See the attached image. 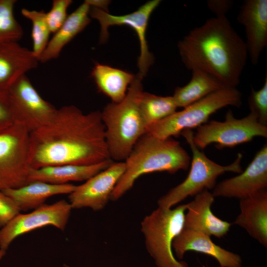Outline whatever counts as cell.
Returning a JSON list of instances; mask_svg holds the SVG:
<instances>
[{
  "label": "cell",
  "instance_id": "obj_21",
  "mask_svg": "<svg viewBox=\"0 0 267 267\" xmlns=\"http://www.w3.org/2000/svg\"><path fill=\"white\" fill-rule=\"evenodd\" d=\"M90 5L85 1L66 20L54 34L39 59L41 63H46L58 58L64 47L81 33L90 22Z\"/></svg>",
  "mask_w": 267,
  "mask_h": 267
},
{
  "label": "cell",
  "instance_id": "obj_3",
  "mask_svg": "<svg viewBox=\"0 0 267 267\" xmlns=\"http://www.w3.org/2000/svg\"><path fill=\"white\" fill-rule=\"evenodd\" d=\"M190 157L180 143L169 138L159 139L145 134L124 161L125 171L111 194L115 201L124 196L140 176L156 172L175 174L186 170Z\"/></svg>",
  "mask_w": 267,
  "mask_h": 267
},
{
  "label": "cell",
  "instance_id": "obj_22",
  "mask_svg": "<svg viewBox=\"0 0 267 267\" xmlns=\"http://www.w3.org/2000/svg\"><path fill=\"white\" fill-rule=\"evenodd\" d=\"M76 185L71 183L52 184L41 181L29 182L16 188L2 190L11 198L21 211L35 209L44 204L49 197L59 194H69Z\"/></svg>",
  "mask_w": 267,
  "mask_h": 267
},
{
  "label": "cell",
  "instance_id": "obj_7",
  "mask_svg": "<svg viewBox=\"0 0 267 267\" xmlns=\"http://www.w3.org/2000/svg\"><path fill=\"white\" fill-rule=\"evenodd\" d=\"M241 105L242 94L236 88H223L151 126L146 134L162 139L178 137L184 130L206 123L210 116L219 110L227 106Z\"/></svg>",
  "mask_w": 267,
  "mask_h": 267
},
{
  "label": "cell",
  "instance_id": "obj_30",
  "mask_svg": "<svg viewBox=\"0 0 267 267\" xmlns=\"http://www.w3.org/2000/svg\"><path fill=\"white\" fill-rule=\"evenodd\" d=\"M21 211L19 207L11 198L0 190V228Z\"/></svg>",
  "mask_w": 267,
  "mask_h": 267
},
{
  "label": "cell",
  "instance_id": "obj_11",
  "mask_svg": "<svg viewBox=\"0 0 267 267\" xmlns=\"http://www.w3.org/2000/svg\"><path fill=\"white\" fill-rule=\"evenodd\" d=\"M160 0H152L129 14L115 15L104 10L90 7L89 16L97 20L100 25V39L105 42L108 37V29L116 25H127L131 27L138 36L140 44V55L137 60L138 74L143 78L154 62V57L149 51L146 40V30L150 17L161 2Z\"/></svg>",
  "mask_w": 267,
  "mask_h": 267
},
{
  "label": "cell",
  "instance_id": "obj_34",
  "mask_svg": "<svg viewBox=\"0 0 267 267\" xmlns=\"http://www.w3.org/2000/svg\"><path fill=\"white\" fill-rule=\"evenodd\" d=\"M5 254H6V251L5 250L0 249V261L4 256Z\"/></svg>",
  "mask_w": 267,
  "mask_h": 267
},
{
  "label": "cell",
  "instance_id": "obj_17",
  "mask_svg": "<svg viewBox=\"0 0 267 267\" xmlns=\"http://www.w3.org/2000/svg\"><path fill=\"white\" fill-rule=\"evenodd\" d=\"M172 247L179 259L183 258L187 251H194L214 258L221 267L242 266V259L239 255L215 244L210 236L184 227L174 239Z\"/></svg>",
  "mask_w": 267,
  "mask_h": 267
},
{
  "label": "cell",
  "instance_id": "obj_12",
  "mask_svg": "<svg viewBox=\"0 0 267 267\" xmlns=\"http://www.w3.org/2000/svg\"><path fill=\"white\" fill-rule=\"evenodd\" d=\"M72 209L69 202L60 200L44 204L29 213L18 214L0 229V249L6 251L17 237L44 226L52 225L64 230Z\"/></svg>",
  "mask_w": 267,
  "mask_h": 267
},
{
  "label": "cell",
  "instance_id": "obj_29",
  "mask_svg": "<svg viewBox=\"0 0 267 267\" xmlns=\"http://www.w3.org/2000/svg\"><path fill=\"white\" fill-rule=\"evenodd\" d=\"M71 0H53L50 10L46 13V21L51 33L54 34L62 26L68 15V8Z\"/></svg>",
  "mask_w": 267,
  "mask_h": 267
},
{
  "label": "cell",
  "instance_id": "obj_32",
  "mask_svg": "<svg viewBox=\"0 0 267 267\" xmlns=\"http://www.w3.org/2000/svg\"><path fill=\"white\" fill-rule=\"evenodd\" d=\"M210 10L215 14V16H226L231 8L233 2L229 0H209L207 2Z\"/></svg>",
  "mask_w": 267,
  "mask_h": 267
},
{
  "label": "cell",
  "instance_id": "obj_24",
  "mask_svg": "<svg viewBox=\"0 0 267 267\" xmlns=\"http://www.w3.org/2000/svg\"><path fill=\"white\" fill-rule=\"evenodd\" d=\"M191 71L189 82L177 87L173 96L178 107L184 108L206 96L225 88L216 79L207 73L195 69Z\"/></svg>",
  "mask_w": 267,
  "mask_h": 267
},
{
  "label": "cell",
  "instance_id": "obj_18",
  "mask_svg": "<svg viewBox=\"0 0 267 267\" xmlns=\"http://www.w3.org/2000/svg\"><path fill=\"white\" fill-rule=\"evenodd\" d=\"M39 61L32 50L18 42L0 44V89L5 90L21 76L36 68Z\"/></svg>",
  "mask_w": 267,
  "mask_h": 267
},
{
  "label": "cell",
  "instance_id": "obj_20",
  "mask_svg": "<svg viewBox=\"0 0 267 267\" xmlns=\"http://www.w3.org/2000/svg\"><path fill=\"white\" fill-rule=\"evenodd\" d=\"M114 161L108 159L91 165L65 164L32 169L29 182L41 181L63 184L70 181H86L108 168Z\"/></svg>",
  "mask_w": 267,
  "mask_h": 267
},
{
  "label": "cell",
  "instance_id": "obj_25",
  "mask_svg": "<svg viewBox=\"0 0 267 267\" xmlns=\"http://www.w3.org/2000/svg\"><path fill=\"white\" fill-rule=\"evenodd\" d=\"M139 107L146 131L174 113L178 108L173 96H159L144 91L140 97Z\"/></svg>",
  "mask_w": 267,
  "mask_h": 267
},
{
  "label": "cell",
  "instance_id": "obj_6",
  "mask_svg": "<svg viewBox=\"0 0 267 267\" xmlns=\"http://www.w3.org/2000/svg\"><path fill=\"white\" fill-rule=\"evenodd\" d=\"M187 203L175 208L158 207L141 222V231L146 250L156 267H189L178 261L173 251V242L184 227Z\"/></svg>",
  "mask_w": 267,
  "mask_h": 267
},
{
  "label": "cell",
  "instance_id": "obj_28",
  "mask_svg": "<svg viewBox=\"0 0 267 267\" xmlns=\"http://www.w3.org/2000/svg\"><path fill=\"white\" fill-rule=\"evenodd\" d=\"M250 112L254 113L259 122L267 126V76L262 88L258 90L252 89L248 98Z\"/></svg>",
  "mask_w": 267,
  "mask_h": 267
},
{
  "label": "cell",
  "instance_id": "obj_10",
  "mask_svg": "<svg viewBox=\"0 0 267 267\" xmlns=\"http://www.w3.org/2000/svg\"><path fill=\"white\" fill-rule=\"evenodd\" d=\"M4 90L14 124L29 133L48 123L57 110L40 95L26 75Z\"/></svg>",
  "mask_w": 267,
  "mask_h": 267
},
{
  "label": "cell",
  "instance_id": "obj_9",
  "mask_svg": "<svg viewBox=\"0 0 267 267\" xmlns=\"http://www.w3.org/2000/svg\"><path fill=\"white\" fill-rule=\"evenodd\" d=\"M30 133L14 124L0 134V190L29 183Z\"/></svg>",
  "mask_w": 267,
  "mask_h": 267
},
{
  "label": "cell",
  "instance_id": "obj_23",
  "mask_svg": "<svg viewBox=\"0 0 267 267\" xmlns=\"http://www.w3.org/2000/svg\"><path fill=\"white\" fill-rule=\"evenodd\" d=\"M91 75L99 91L114 103H118L125 98L135 76L126 71L99 63L95 64Z\"/></svg>",
  "mask_w": 267,
  "mask_h": 267
},
{
  "label": "cell",
  "instance_id": "obj_5",
  "mask_svg": "<svg viewBox=\"0 0 267 267\" xmlns=\"http://www.w3.org/2000/svg\"><path fill=\"white\" fill-rule=\"evenodd\" d=\"M194 132L190 129L180 134L188 144L192 154L191 168L186 178L161 197L157 204L159 207L170 209L188 196H192L205 190L212 189L216 185L218 177L225 172L240 174L242 171L241 163L242 154L239 153L231 164L222 166L207 157L194 144Z\"/></svg>",
  "mask_w": 267,
  "mask_h": 267
},
{
  "label": "cell",
  "instance_id": "obj_14",
  "mask_svg": "<svg viewBox=\"0 0 267 267\" xmlns=\"http://www.w3.org/2000/svg\"><path fill=\"white\" fill-rule=\"evenodd\" d=\"M267 187V145L255 155L246 169L239 175L215 185L212 192L215 197L240 199L266 189Z\"/></svg>",
  "mask_w": 267,
  "mask_h": 267
},
{
  "label": "cell",
  "instance_id": "obj_26",
  "mask_svg": "<svg viewBox=\"0 0 267 267\" xmlns=\"http://www.w3.org/2000/svg\"><path fill=\"white\" fill-rule=\"evenodd\" d=\"M22 15L30 20L32 24V51L38 60L49 42L51 33L44 10L38 11L22 8Z\"/></svg>",
  "mask_w": 267,
  "mask_h": 267
},
{
  "label": "cell",
  "instance_id": "obj_2",
  "mask_svg": "<svg viewBox=\"0 0 267 267\" xmlns=\"http://www.w3.org/2000/svg\"><path fill=\"white\" fill-rule=\"evenodd\" d=\"M181 61L189 70L199 69L216 79L225 88H236L248 54L245 41L226 16L207 19L179 41Z\"/></svg>",
  "mask_w": 267,
  "mask_h": 267
},
{
  "label": "cell",
  "instance_id": "obj_31",
  "mask_svg": "<svg viewBox=\"0 0 267 267\" xmlns=\"http://www.w3.org/2000/svg\"><path fill=\"white\" fill-rule=\"evenodd\" d=\"M14 124V122L7 103L5 90L0 89V134Z\"/></svg>",
  "mask_w": 267,
  "mask_h": 267
},
{
  "label": "cell",
  "instance_id": "obj_13",
  "mask_svg": "<svg viewBox=\"0 0 267 267\" xmlns=\"http://www.w3.org/2000/svg\"><path fill=\"white\" fill-rule=\"evenodd\" d=\"M125 169L124 161L113 162L82 184L76 185L68 196L72 209L89 208L95 211L102 210L110 200Z\"/></svg>",
  "mask_w": 267,
  "mask_h": 267
},
{
  "label": "cell",
  "instance_id": "obj_35",
  "mask_svg": "<svg viewBox=\"0 0 267 267\" xmlns=\"http://www.w3.org/2000/svg\"><path fill=\"white\" fill-rule=\"evenodd\" d=\"M63 267H72L67 264H64L63 266Z\"/></svg>",
  "mask_w": 267,
  "mask_h": 267
},
{
  "label": "cell",
  "instance_id": "obj_15",
  "mask_svg": "<svg viewBox=\"0 0 267 267\" xmlns=\"http://www.w3.org/2000/svg\"><path fill=\"white\" fill-rule=\"evenodd\" d=\"M237 20L244 27L248 54L256 65L267 46V0H244Z\"/></svg>",
  "mask_w": 267,
  "mask_h": 267
},
{
  "label": "cell",
  "instance_id": "obj_33",
  "mask_svg": "<svg viewBox=\"0 0 267 267\" xmlns=\"http://www.w3.org/2000/svg\"><path fill=\"white\" fill-rule=\"evenodd\" d=\"M90 7L98 8L105 11H107V6L109 4V1L98 0H85Z\"/></svg>",
  "mask_w": 267,
  "mask_h": 267
},
{
  "label": "cell",
  "instance_id": "obj_16",
  "mask_svg": "<svg viewBox=\"0 0 267 267\" xmlns=\"http://www.w3.org/2000/svg\"><path fill=\"white\" fill-rule=\"evenodd\" d=\"M214 199L212 192L208 190L196 195L187 203L183 227L218 238L226 234L231 223L219 219L212 213L211 208Z\"/></svg>",
  "mask_w": 267,
  "mask_h": 267
},
{
  "label": "cell",
  "instance_id": "obj_8",
  "mask_svg": "<svg viewBox=\"0 0 267 267\" xmlns=\"http://www.w3.org/2000/svg\"><path fill=\"white\" fill-rule=\"evenodd\" d=\"M257 136L267 138V126L261 124L254 113L237 119L228 110L223 121L212 120L197 127L193 140L200 150L213 143L218 149H222L251 141Z\"/></svg>",
  "mask_w": 267,
  "mask_h": 267
},
{
  "label": "cell",
  "instance_id": "obj_19",
  "mask_svg": "<svg viewBox=\"0 0 267 267\" xmlns=\"http://www.w3.org/2000/svg\"><path fill=\"white\" fill-rule=\"evenodd\" d=\"M240 212L233 222L264 247L267 246V191H260L240 199Z\"/></svg>",
  "mask_w": 267,
  "mask_h": 267
},
{
  "label": "cell",
  "instance_id": "obj_4",
  "mask_svg": "<svg viewBox=\"0 0 267 267\" xmlns=\"http://www.w3.org/2000/svg\"><path fill=\"white\" fill-rule=\"evenodd\" d=\"M142 78L138 74L135 75L125 98L118 103L108 104L101 112L108 152L114 162L124 161L146 134V127L139 107L143 91Z\"/></svg>",
  "mask_w": 267,
  "mask_h": 267
},
{
  "label": "cell",
  "instance_id": "obj_1",
  "mask_svg": "<svg viewBox=\"0 0 267 267\" xmlns=\"http://www.w3.org/2000/svg\"><path fill=\"white\" fill-rule=\"evenodd\" d=\"M105 133L99 111L84 113L74 105L63 106L48 123L30 133V167L91 165L111 159Z\"/></svg>",
  "mask_w": 267,
  "mask_h": 267
},
{
  "label": "cell",
  "instance_id": "obj_27",
  "mask_svg": "<svg viewBox=\"0 0 267 267\" xmlns=\"http://www.w3.org/2000/svg\"><path fill=\"white\" fill-rule=\"evenodd\" d=\"M16 0H0V44L18 42L23 37V30L16 20L14 8Z\"/></svg>",
  "mask_w": 267,
  "mask_h": 267
}]
</instances>
